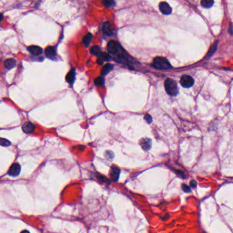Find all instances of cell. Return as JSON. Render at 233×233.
Returning <instances> with one entry per match:
<instances>
[{
	"mask_svg": "<svg viewBox=\"0 0 233 233\" xmlns=\"http://www.w3.org/2000/svg\"><path fill=\"white\" fill-rule=\"evenodd\" d=\"M75 70L74 69H72L68 74H67L66 77V80L67 82L69 83L70 84H72L75 81Z\"/></svg>",
	"mask_w": 233,
	"mask_h": 233,
	"instance_id": "4fadbf2b",
	"label": "cell"
},
{
	"mask_svg": "<svg viewBox=\"0 0 233 233\" xmlns=\"http://www.w3.org/2000/svg\"><path fill=\"white\" fill-rule=\"evenodd\" d=\"M190 185L192 186L193 188H195L196 187V186H197V182H196V181H192L190 182Z\"/></svg>",
	"mask_w": 233,
	"mask_h": 233,
	"instance_id": "83f0119b",
	"label": "cell"
},
{
	"mask_svg": "<svg viewBox=\"0 0 233 233\" xmlns=\"http://www.w3.org/2000/svg\"><path fill=\"white\" fill-rule=\"evenodd\" d=\"M21 233H30L28 231H26V230H25V231H23Z\"/></svg>",
	"mask_w": 233,
	"mask_h": 233,
	"instance_id": "4dcf8cb0",
	"label": "cell"
},
{
	"mask_svg": "<svg viewBox=\"0 0 233 233\" xmlns=\"http://www.w3.org/2000/svg\"><path fill=\"white\" fill-rule=\"evenodd\" d=\"M165 90L167 93L170 96H176L178 93L177 83L175 80L168 78L165 81Z\"/></svg>",
	"mask_w": 233,
	"mask_h": 233,
	"instance_id": "7a4b0ae2",
	"label": "cell"
},
{
	"mask_svg": "<svg viewBox=\"0 0 233 233\" xmlns=\"http://www.w3.org/2000/svg\"><path fill=\"white\" fill-rule=\"evenodd\" d=\"M144 119L147 120V122L150 124V123L152 122V117H151L149 114H146L144 116Z\"/></svg>",
	"mask_w": 233,
	"mask_h": 233,
	"instance_id": "484cf974",
	"label": "cell"
},
{
	"mask_svg": "<svg viewBox=\"0 0 233 233\" xmlns=\"http://www.w3.org/2000/svg\"><path fill=\"white\" fill-rule=\"evenodd\" d=\"M153 66L157 69L167 70L172 68V65L166 58L163 57H157L154 59Z\"/></svg>",
	"mask_w": 233,
	"mask_h": 233,
	"instance_id": "3957f363",
	"label": "cell"
},
{
	"mask_svg": "<svg viewBox=\"0 0 233 233\" xmlns=\"http://www.w3.org/2000/svg\"><path fill=\"white\" fill-rule=\"evenodd\" d=\"M108 50L109 53L111 55H114L116 56L115 60L119 62H124L127 61V55L125 54L124 49L122 48V47L120 46V44L117 43L116 41H109L108 44Z\"/></svg>",
	"mask_w": 233,
	"mask_h": 233,
	"instance_id": "6da1fadb",
	"label": "cell"
},
{
	"mask_svg": "<svg viewBox=\"0 0 233 233\" xmlns=\"http://www.w3.org/2000/svg\"><path fill=\"white\" fill-rule=\"evenodd\" d=\"M103 4L105 7L110 8V7L114 6V5H116V2H115L114 1H109V0H106V1L103 2Z\"/></svg>",
	"mask_w": 233,
	"mask_h": 233,
	"instance_id": "7402d4cb",
	"label": "cell"
},
{
	"mask_svg": "<svg viewBox=\"0 0 233 233\" xmlns=\"http://www.w3.org/2000/svg\"><path fill=\"white\" fill-rule=\"evenodd\" d=\"M92 38V34L91 33H88L87 34L84 36L83 38V43L86 47H88L90 44V42Z\"/></svg>",
	"mask_w": 233,
	"mask_h": 233,
	"instance_id": "e0dca14e",
	"label": "cell"
},
{
	"mask_svg": "<svg viewBox=\"0 0 233 233\" xmlns=\"http://www.w3.org/2000/svg\"><path fill=\"white\" fill-rule=\"evenodd\" d=\"M214 2L212 0H203L201 2L202 6L205 8H210L213 6Z\"/></svg>",
	"mask_w": 233,
	"mask_h": 233,
	"instance_id": "ac0fdd59",
	"label": "cell"
},
{
	"mask_svg": "<svg viewBox=\"0 0 233 233\" xmlns=\"http://www.w3.org/2000/svg\"><path fill=\"white\" fill-rule=\"evenodd\" d=\"M95 85L97 86H102L105 83V79L103 77H99L94 79Z\"/></svg>",
	"mask_w": 233,
	"mask_h": 233,
	"instance_id": "44dd1931",
	"label": "cell"
},
{
	"mask_svg": "<svg viewBox=\"0 0 233 233\" xmlns=\"http://www.w3.org/2000/svg\"><path fill=\"white\" fill-rule=\"evenodd\" d=\"M217 41H216L215 43L213 44L211 47H210V50L207 53V57L208 58L210 57V56L213 55V53H214L216 51V50H217Z\"/></svg>",
	"mask_w": 233,
	"mask_h": 233,
	"instance_id": "d6986e66",
	"label": "cell"
},
{
	"mask_svg": "<svg viewBox=\"0 0 233 233\" xmlns=\"http://www.w3.org/2000/svg\"><path fill=\"white\" fill-rule=\"evenodd\" d=\"M27 50L31 54L34 55H41L43 53V49L38 46H30L27 47Z\"/></svg>",
	"mask_w": 233,
	"mask_h": 233,
	"instance_id": "9c48e42d",
	"label": "cell"
},
{
	"mask_svg": "<svg viewBox=\"0 0 233 233\" xmlns=\"http://www.w3.org/2000/svg\"><path fill=\"white\" fill-rule=\"evenodd\" d=\"M21 165L18 163H15L10 166L8 172V175L11 176H17L21 172Z\"/></svg>",
	"mask_w": 233,
	"mask_h": 233,
	"instance_id": "5b68a950",
	"label": "cell"
},
{
	"mask_svg": "<svg viewBox=\"0 0 233 233\" xmlns=\"http://www.w3.org/2000/svg\"><path fill=\"white\" fill-rule=\"evenodd\" d=\"M159 10L162 14L165 15H169L172 12V9L167 2H161L159 4Z\"/></svg>",
	"mask_w": 233,
	"mask_h": 233,
	"instance_id": "52a82bcc",
	"label": "cell"
},
{
	"mask_svg": "<svg viewBox=\"0 0 233 233\" xmlns=\"http://www.w3.org/2000/svg\"><path fill=\"white\" fill-rule=\"evenodd\" d=\"M0 145L2 147H9L11 145V142L6 139L0 138Z\"/></svg>",
	"mask_w": 233,
	"mask_h": 233,
	"instance_id": "603a6c76",
	"label": "cell"
},
{
	"mask_svg": "<svg viewBox=\"0 0 233 233\" xmlns=\"http://www.w3.org/2000/svg\"><path fill=\"white\" fill-rule=\"evenodd\" d=\"M176 171V174H177V175H178L179 176H181V177H182V178H185V174H184V172H181V171H179V170H175Z\"/></svg>",
	"mask_w": 233,
	"mask_h": 233,
	"instance_id": "4316f807",
	"label": "cell"
},
{
	"mask_svg": "<svg viewBox=\"0 0 233 233\" xmlns=\"http://www.w3.org/2000/svg\"><path fill=\"white\" fill-rule=\"evenodd\" d=\"M16 62L15 59H8L4 62V66L7 69H12L16 66Z\"/></svg>",
	"mask_w": 233,
	"mask_h": 233,
	"instance_id": "9a60e30c",
	"label": "cell"
},
{
	"mask_svg": "<svg viewBox=\"0 0 233 233\" xmlns=\"http://www.w3.org/2000/svg\"><path fill=\"white\" fill-rule=\"evenodd\" d=\"M114 68V66L111 64H107L105 66H103V69L101 70V74L103 76L108 75L109 72H110Z\"/></svg>",
	"mask_w": 233,
	"mask_h": 233,
	"instance_id": "2e32d148",
	"label": "cell"
},
{
	"mask_svg": "<svg viewBox=\"0 0 233 233\" xmlns=\"http://www.w3.org/2000/svg\"><path fill=\"white\" fill-rule=\"evenodd\" d=\"M180 83L182 87L188 88H191V87L193 86V84H194V80H193V79L191 76H189V75H182L181 77Z\"/></svg>",
	"mask_w": 233,
	"mask_h": 233,
	"instance_id": "277c9868",
	"label": "cell"
},
{
	"mask_svg": "<svg viewBox=\"0 0 233 233\" xmlns=\"http://www.w3.org/2000/svg\"><path fill=\"white\" fill-rule=\"evenodd\" d=\"M139 145L144 150H149L152 146V142L149 138H142L139 141Z\"/></svg>",
	"mask_w": 233,
	"mask_h": 233,
	"instance_id": "ba28073f",
	"label": "cell"
},
{
	"mask_svg": "<svg viewBox=\"0 0 233 233\" xmlns=\"http://www.w3.org/2000/svg\"><path fill=\"white\" fill-rule=\"evenodd\" d=\"M120 170L116 166H111V170L109 171V176L112 181L115 182H117L118 181L120 177Z\"/></svg>",
	"mask_w": 233,
	"mask_h": 233,
	"instance_id": "8992f818",
	"label": "cell"
},
{
	"mask_svg": "<svg viewBox=\"0 0 233 233\" xmlns=\"http://www.w3.org/2000/svg\"><path fill=\"white\" fill-rule=\"evenodd\" d=\"M111 57L106 53H101L99 55L97 59V63L99 64H103L104 62L111 60Z\"/></svg>",
	"mask_w": 233,
	"mask_h": 233,
	"instance_id": "8fae6325",
	"label": "cell"
},
{
	"mask_svg": "<svg viewBox=\"0 0 233 233\" xmlns=\"http://www.w3.org/2000/svg\"><path fill=\"white\" fill-rule=\"evenodd\" d=\"M45 54L47 58L53 59L55 57L56 52L54 47H48L45 49Z\"/></svg>",
	"mask_w": 233,
	"mask_h": 233,
	"instance_id": "5bb4252c",
	"label": "cell"
},
{
	"mask_svg": "<svg viewBox=\"0 0 233 233\" xmlns=\"http://www.w3.org/2000/svg\"><path fill=\"white\" fill-rule=\"evenodd\" d=\"M103 31L104 34H105L108 36H112L114 34V30L112 28L111 25L109 23V22H106L105 23H104Z\"/></svg>",
	"mask_w": 233,
	"mask_h": 233,
	"instance_id": "7c38bea8",
	"label": "cell"
},
{
	"mask_svg": "<svg viewBox=\"0 0 233 233\" xmlns=\"http://www.w3.org/2000/svg\"><path fill=\"white\" fill-rule=\"evenodd\" d=\"M34 129H35L34 125L30 122H26L23 125V127H22V129H23V131H24V133H27V134L33 133L34 131Z\"/></svg>",
	"mask_w": 233,
	"mask_h": 233,
	"instance_id": "30bf717a",
	"label": "cell"
},
{
	"mask_svg": "<svg viewBox=\"0 0 233 233\" xmlns=\"http://www.w3.org/2000/svg\"><path fill=\"white\" fill-rule=\"evenodd\" d=\"M230 34H232V23H231V25H230Z\"/></svg>",
	"mask_w": 233,
	"mask_h": 233,
	"instance_id": "f1b7e54d",
	"label": "cell"
},
{
	"mask_svg": "<svg viewBox=\"0 0 233 233\" xmlns=\"http://www.w3.org/2000/svg\"><path fill=\"white\" fill-rule=\"evenodd\" d=\"M90 52L92 54H93L94 55L99 56L101 53V48L98 46H94L92 47L90 49Z\"/></svg>",
	"mask_w": 233,
	"mask_h": 233,
	"instance_id": "ffe728a7",
	"label": "cell"
},
{
	"mask_svg": "<svg viewBox=\"0 0 233 233\" xmlns=\"http://www.w3.org/2000/svg\"><path fill=\"white\" fill-rule=\"evenodd\" d=\"M182 190H183V192H185V193H189L191 192L190 187L188 186V185H187L186 184H182Z\"/></svg>",
	"mask_w": 233,
	"mask_h": 233,
	"instance_id": "cb8c5ba5",
	"label": "cell"
},
{
	"mask_svg": "<svg viewBox=\"0 0 233 233\" xmlns=\"http://www.w3.org/2000/svg\"><path fill=\"white\" fill-rule=\"evenodd\" d=\"M105 156L108 159H109V160H111L112 159L114 158V154L112 153L111 151H108V152L105 153Z\"/></svg>",
	"mask_w": 233,
	"mask_h": 233,
	"instance_id": "d4e9b609",
	"label": "cell"
},
{
	"mask_svg": "<svg viewBox=\"0 0 233 233\" xmlns=\"http://www.w3.org/2000/svg\"><path fill=\"white\" fill-rule=\"evenodd\" d=\"M3 19H4V16H3L2 14H0V23L2 21Z\"/></svg>",
	"mask_w": 233,
	"mask_h": 233,
	"instance_id": "f546056e",
	"label": "cell"
}]
</instances>
